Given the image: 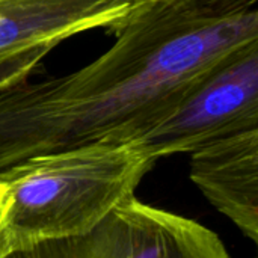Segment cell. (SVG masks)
<instances>
[{
    "instance_id": "obj_8",
    "label": "cell",
    "mask_w": 258,
    "mask_h": 258,
    "mask_svg": "<svg viewBox=\"0 0 258 258\" xmlns=\"http://www.w3.org/2000/svg\"><path fill=\"white\" fill-rule=\"evenodd\" d=\"M9 207V195H8V189L3 183H0V234L3 230V224L6 219V212Z\"/></svg>"
},
{
    "instance_id": "obj_1",
    "label": "cell",
    "mask_w": 258,
    "mask_h": 258,
    "mask_svg": "<svg viewBox=\"0 0 258 258\" xmlns=\"http://www.w3.org/2000/svg\"><path fill=\"white\" fill-rule=\"evenodd\" d=\"M83 68L0 91V172L95 142H132L210 71L258 42V0H145Z\"/></svg>"
},
{
    "instance_id": "obj_3",
    "label": "cell",
    "mask_w": 258,
    "mask_h": 258,
    "mask_svg": "<svg viewBox=\"0 0 258 258\" xmlns=\"http://www.w3.org/2000/svg\"><path fill=\"white\" fill-rule=\"evenodd\" d=\"M251 128H258V42L218 65L132 142L157 162Z\"/></svg>"
},
{
    "instance_id": "obj_7",
    "label": "cell",
    "mask_w": 258,
    "mask_h": 258,
    "mask_svg": "<svg viewBox=\"0 0 258 258\" xmlns=\"http://www.w3.org/2000/svg\"><path fill=\"white\" fill-rule=\"evenodd\" d=\"M53 47H36L0 59V91L26 82Z\"/></svg>"
},
{
    "instance_id": "obj_6",
    "label": "cell",
    "mask_w": 258,
    "mask_h": 258,
    "mask_svg": "<svg viewBox=\"0 0 258 258\" xmlns=\"http://www.w3.org/2000/svg\"><path fill=\"white\" fill-rule=\"evenodd\" d=\"M190 178L248 239L258 240V128L190 153Z\"/></svg>"
},
{
    "instance_id": "obj_2",
    "label": "cell",
    "mask_w": 258,
    "mask_h": 258,
    "mask_svg": "<svg viewBox=\"0 0 258 258\" xmlns=\"http://www.w3.org/2000/svg\"><path fill=\"white\" fill-rule=\"evenodd\" d=\"M154 163L133 142H95L0 172L9 195L0 258L88 234L135 198Z\"/></svg>"
},
{
    "instance_id": "obj_4",
    "label": "cell",
    "mask_w": 258,
    "mask_h": 258,
    "mask_svg": "<svg viewBox=\"0 0 258 258\" xmlns=\"http://www.w3.org/2000/svg\"><path fill=\"white\" fill-rule=\"evenodd\" d=\"M6 258H231L216 233L136 198L85 236L41 243Z\"/></svg>"
},
{
    "instance_id": "obj_5",
    "label": "cell",
    "mask_w": 258,
    "mask_h": 258,
    "mask_svg": "<svg viewBox=\"0 0 258 258\" xmlns=\"http://www.w3.org/2000/svg\"><path fill=\"white\" fill-rule=\"evenodd\" d=\"M145 0H0V59L56 47L86 30H113Z\"/></svg>"
}]
</instances>
